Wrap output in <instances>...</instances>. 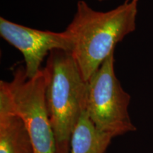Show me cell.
<instances>
[{"instance_id": "6da1fadb", "label": "cell", "mask_w": 153, "mask_h": 153, "mask_svg": "<svg viewBox=\"0 0 153 153\" xmlns=\"http://www.w3.org/2000/svg\"><path fill=\"white\" fill-rule=\"evenodd\" d=\"M139 0H125L107 11H97L84 0L76 3L73 18L65 33L82 76L88 82L115 48L136 29Z\"/></svg>"}, {"instance_id": "7a4b0ae2", "label": "cell", "mask_w": 153, "mask_h": 153, "mask_svg": "<svg viewBox=\"0 0 153 153\" xmlns=\"http://www.w3.org/2000/svg\"><path fill=\"white\" fill-rule=\"evenodd\" d=\"M44 69L47 76L45 99L55 153H69L72 132L87 109L88 82L67 51H52Z\"/></svg>"}, {"instance_id": "3957f363", "label": "cell", "mask_w": 153, "mask_h": 153, "mask_svg": "<svg viewBox=\"0 0 153 153\" xmlns=\"http://www.w3.org/2000/svg\"><path fill=\"white\" fill-rule=\"evenodd\" d=\"M11 81H0V89L8 97L11 107L20 116L29 133L35 153H55L54 134L47 108V76L44 68L28 78L24 67L12 71Z\"/></svg>"}, {"instance_id": "277c9868", "label": "cell", "mask_w": 153, "mask_h": 153, "mask_svg": "<svg viewBox=\"0 0 153 153\" xmlns=\"http://www.w3.org/2000/svg\"><path fill=\"white\" fill-rule=\"evenodd\" d=\"M114 53L88 81L87 112L100 131L113 138L136 131L129 114L131 95L115 73Z\"/></svg>"}, {"instance_id": "5b68a950", "label": "cell", "mask_w": 153, "mask_h": 153, "mask_svg": "<svg viewBox=\"0 0 153 153\" xmlns=\"http://www.w3.org/2000/svg\"><path fill=\"white\" fill-rule=\"evenodd\" d=\"M0 36L22 53L25 73L33 78L42 70V63L55 50L70 53L71 44L65 33L38 30L0 17Z\"/></svg>"}, {"instance_id": "8992f818", "label": "cell", "mask_w": 153, "mask_h": 153, "mask_svg": "<svg viewBox=\"0 0 153 153\" xmlns=\"http://www.w3.org/2000/svg\"><path fill=\"white\" fill-rule=\"evenodd\" d=\"M0 153H35L24 121L15 113L7 94L1 89Z\"/></svg>"}, {"instance_id": "52a82bcc", "label": "cell", "mask_w": 153, "mask_h": 153, "mask_svg": "<svg viewBox=\"0 0 153 153\" xmlns=\"http://www.w3.org/2000/svg\"><path fill=\"white\" fill-rule=\"evenodd\" d=\"M112 139L97 128L85 112L72 132L69 153H106Z\"/></svg>"}, {"instance_id": "ba28073f", "label": "cell", "mask_w": 153, "mask_h": 153, "mask_svg": "<svg viewBox=\"0 0 153 153\" xmlns=\"http://www.w3.org/2000/svg\"><path fill=\"white\" fill-rule=\"evenodd\" d=\"M97 1H104V0H97Z\"/></svg>"}]
</instances>
